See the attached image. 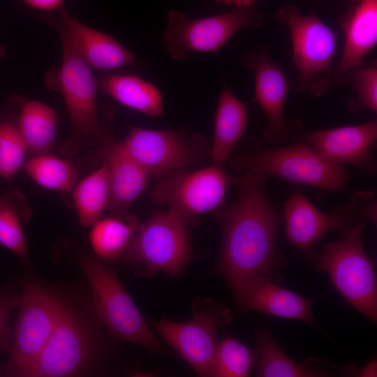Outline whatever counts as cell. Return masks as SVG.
I'll use <instances>...</instances> for the list:
<instances>
[{"mask_svg": "<svg viewBox=\"0 0 377 377\" xmlns=\"http://www.w3.org/2000/svg\"><path fill=\"white\" fill-rule=\"evenodd\" d=\"M31 209L17 189L8 188L0 196V244L23 258H27V244L23 227L31 218Z\"/></svg>", "mask_w": 377, "mask_h": 377, "instance_id": "27", "label": "cell"}, {"mask_svg": "<svg viewBox=\"0 0 377 377\" xmlns=\"http://www.w3.org/2000/svg\"><path fill=\"white\" fill-rule=\"evenodd\" d=\"M341 27L345 40L333 71V83L343 87L349 72L363 61L377 43V0H350Z\"/></svg>", "mask_w": 377, "mask_h": 377, "instance_id": "20", "label": "cell"}, {"mask_svg": "<svg viewBox=\"0 0 377 377\" xmlns=\"http://www.w3.org/2000/svg\"><path fill=\"white\" fill-rule=\"evenodd\" d=\"M6 54V51L5 47L2 45V44L0 43V60L4 57V56Z\"/></svg>", "mask_w": 377, "mask_h": 377, "instance_id": "36", "label": "cell"}, {"mask_svg": "<svg viewBox=\"0 0 377 377\" xmlns=\"http://www.w3.org/2000/svg\"><path fill=\"white\" fill-rule=\"evenodd\" d=\"M256 351L237 339L225 337L217 343L212 376L246 377L256 364Z\"/></svg>", "mask_w": 377, "mask_h": 377, "instance_id": "30", "label": "cell"}, {"mask_svg": "<svg viewBox=\"0 0 377 377\" xmlns=\"http://www.w3.org/2000/svg\"><path fill=\"white\" fill-rule=\"evenodd\" d=\"M4 376L3 369L0 367V376Z\"/></svg>", "mask_w": 377, "mask_h": 377, "instance_id": "37", "label": "cell"}, {"mask_svg": "<svg viewBox=\"0 0 377 377\" xmlns=\"http://www.w3.org/2000/svg\"><path fill=\"white\" fill-rule=\"evenodd\" d=\"M226 5H234L235 6H249L257 0H215Z\"/></svg>", "mask_w": 377, "mask_h": 377, "instance_id": "35", "label": "cell"}, {"mask_svg": "<svg viewBox=\"0 0 377 377\" xmlns=\"http://www.w3.org/2000/svg\"><path fill=\"white\" fill-rule=\"evenodd\" d=\"M105 116L97 145L101 159L106 164L109 173L110 199L107 209L111 215L125 216L147 188L150 176L113 139L110 110Z\"/></svg>", "mask_w": 377, "mask_h": 377, "instance_id": "17", "label": "cell"}, {"mask_svg": "<svg viewBox=\"0 0 377 377\" xmlns=\"http://www.w3.org/2000/svg\"><path fill=\"white\" fill-rule=\"evenodd\" d=\"M191 315L188 321L162 318L153 326L161 338L200 376L210 377L218 331L231 321L232 314L212 298L199 297L192 304Z\"/></svg>", "mask_w": 377, "mask_h": 377, "instance_id": "12", "label": "cell"}, {"mask_svg": "<svg viewBox=\"0 0 377 377\" xmlns=\"http://www.w3.org/2000/svg\"><path fill=\"white\" fill-rule=\"evenodd\" d=\"M20 311L11 329V350L4 376L24 377L37 360L56 325L63 295L46 286L26 281L22 285Z\"/></svg>", "mask_w": 377, "mask_h": 377, "instance_id": "10", "label": "cell"}, {"mask_svg": "<svg viewBox=\"0 0 377 377\" xmlns=\"http://www.w3.org/2000/svg\"><path fill=\"white\" fill-rule=\"evenodd\" d=\"M229 286L238 306L270 316L297 319L318 327L312 313L314 300L276 285L272 279L257 275L232 282Z\"/></svg>", "mask_w": 377, "mask_h": 377, "instance_id": "18", "label": "cell"}, {"mask_svg": "<svg viewBox=\"0 0 377 377\" xmlns=\"http://www.w3.org/2000/svg\"><path fill=\"white\" fill-rule=\"evenodd\" d=\"M376 195L369 191L355 192L346 205L326 214L302 194L295 193L285 202L283 218L286 237L306 260L311 263L315 244L329 233L341 237L351 230L365 228L370 220L376 221Z\"/></svg>", "mask_w": 377, "mask_h": 377, "instance_id": "5", "label": "cell"}, {"mask_svg": "<svg viewBox=\"0 0 377 377\" xmlns=\"http://www.w3.org/2000/svg\"><path fill=\"white\" fill-rule=\"evenodd\" d=\"M247 124L245 105L225 84L219 98L215 119L211 160L221 164L228 161L242 139Z\"/></svg>", "mask_w": 377, "mask_h": 377, "instance_id": "21", "label": "cell"}, {"mask_svg": "<svg viewBox=\"0 0 377 377\" xmlns=\"http://www.w3.org/2000/svg\"><path fill=\"white\" fill-rule=\"evenodd\" d=\"M253 144L251 149L231 154L228 161L232 168L239 172H256L330 191H342L348 184L350 174L342 165L329 161L304 143L262 148L256 139Z\"/></svg>", "mask_w": 377, "mask_h": 377, "instance_id": "4", "label": "cell"}, {"mask_svg": "<svg viewBox=\"0 0 377 377\" xmlns=\"http://www.w3.org/2000/svg\"><path fill=\"white\" fill-rule=\"evenodd\" d=\"M18 123L31 156L50 152L58 126V117L52 108L38 101H24Z\"/></svg>", "mask_w": 377, "mask_h": 377, "instance_id": "24", "label": "cell"}, {"mask_svg": "<svg viewBox=\"0 0 377 377\" xmlns=\"http://www.w3.org/2000/svg\"><path fill=\"white\" fill-rule=\"evenodd\" d=\"M187 224L169 210L153 214L139 223L124 253L132 272L150 278L158 272L181 274L193 256Z\"/></svg>", "mask_w": 377, "mask_h": 377, "instance_id": "7", "label": "cell"}, {"mask_svg": "<svg viewBox=\"0 0 377 377\" xmlns=\"http://www.w3.org/2000/svg\"><path fill=\"white\" fill-rule=\"evenodd\" d=\"M140 222L133 216L110 215L101 218L91 228L89 242L96 256L104 261L124 256Z\"/></svg>", "mask_w": 377, "mask_h": 377, "instance_id": "26", "label": "cell"}, {"mask_svg": "<svg viewBox=\"0 0 377 377\" xmlns=\"http://www.w3.org/2000/svg\"><path fill=\"white\" fill-rule=\"evenodd\" d=\"M355 95L347 101V108L351 113L361 110L377 111V63L362 61L354 67L347 77ZM346 80V81H347Z\"/></svg>", "mask_w": 377, "mask_h": 377, "instance_id": "31", "label": "cell"}, {"mask_svg": "<svg viewBox=\"0 0 377 377\" xmlns=\"http://www.w3.org/2000/svg\"><path fill=\"white\" fill-rule=\"evenodd\" d=\"M266 177L244 171L228 176L236 200L217 208L222 231L216 269L228 283L257 275L272 279L282 257L277 250L281 216L265 187Z\"/></svg>", "mask_w": 377, "mask_h": 377, "instance_id": "1", "label": "cell"}, {"mask_svg": "<svg viewBox=\"0 0 377 377\" xmlns=\"http://www.w3.org/2000/svg\"><path fill=\"white\" fill-rule=\"evenodd\" d=\"M353 374L361 377H376L377 376V363L376 360H374L369 362L367 365L357 370L353 369Z\"/></svg>", "mask_w": 377, "mask_h": 377, "instance_id": "34", "label": "cell"}, {"mask_svg": "<svg viewBox=\"0 0 377 377\" xmlns=\"http://www.w3.org/2000/svg\"><path fill=\"white\" fill-rule=\"evenodd\" d=\"M263 20V15L252 5L200 19L172 10L168 13L163 40L171 59L184 61L188 52H216L240 29L260 27Z\"/></svg>", "mask_w": 377, "mask_h": 377, "instance_id": "13", "label": "cell"}, {"mask_svg": "<svg viewBox=\"0 0 377 377\" xmlns=\"http://www.w3.org/2000/svg\"><path fill=\"white\" fill-rule=\"evenodd\" d=\"M77 263L88 280L95 314L109 335L140 345L149 353L171 355L155 336L114 269L87 253L78 256Z\"/></svg>", "mask_w": 377, "mask_h": 377, "instance_id": "3", "label": "cell"}, {"mask_svg": "<svg viewBox=\"0 0 377 377\" xmlns=\"http://www.w3.org/2000/svg\"><path fill=\"white\" fill-rule=\"evenodd\" d=\"M188 168L177 169L157 178L151 192L154 203L166 205L187 225L220 206L228 183L220 163L195 170Z\"/></svg>", "mask_w": 377, "mask_h": 377, "instance_id": "14", "label": "cell"}, {"mask_svg": "<svg viewBox=\"0 0 377 377\" xmlns=\"http://www.w3.org/2000/svg\"><path fill=\"white\" fill-rule=\"evenodd\" d=\"M23 102L20 96L12 97L0 111V177L5 179L15 176L27 161V147L18 123Z\"/></svg>", "mask_w": 377, "mask_h": 377, "instance_id": "25", "label": "cell"}, {"mask_svg": "<svg viewBox=\"0 0 377 377\" xmlns=\"http://www.w3.org/2000/svg\"><path fill=\"white\" fill-rule=\"evenodd\" d=\"M288 138L304 143L329 161L352 165L369 175L376 172L372 148L377 140V121L323 131L306 130L302 122L287 123Z\"/></svg>", "mask_w": 377, "mask_h": 377, "instance_id": "15", "label": "cell"}, {"mask_svg": "<svg viewBox=\"0 0 377 377\" xmlns=\"http://www.w3.org/2000/svg\"><path fill=\"white\" fill-rule=\"evenodd\" d=\"M256 351L255 376L260 377H318L328 373L311 365L309 360L297 363L276 344L269 328L254 330Z\"/></svg>", "mask_w": 377, "mask_h": 377, "instance_id": "23", "label": "cell"}, {"mask_svg": "<svg viewBox=\"0 0 377 377\" xmlns=\"http://www.w3.org/2000/svg\"><path fill=\"white\" fill-rule=\"evenodd\" d=\"M28 176L40 186L59 192H71L78 171L71 161L45 153L31 156L24 164Z\"/></svg>", "mask_w": 377, "mask_h": 377, "instance_id": "29", "label": "cell"}, {"mask_svg": "<svg viewBox=\"0 0 377 377\" xmlns=\"http://www.w3.org/2000/svg\"><path fill=\"white\" fill-rule=\"evenodd\" d=\"M242 63L254 75L256 98L267 119L264 137L274 144L284 142L288 138L284 112L290 81L270 57L266 45L246 50Z\"/></svg>", "mask_w": 377, "mask_h": 377, "instance_id": "16", "label": "cell"}, {"mask_svg": "<svg viewBox=\"0 0 377 377\" xmlns=\"http://www.w3.org/2000/svg\"><path fill=\"white\" fill-rule=\"evenodd\" d=\"M29 7L45 11H55L63 8L66 0H21Z\"/></svg>", "mask_w": 377, "mask_h": 377, "instance_id": "33", "label": "cell"}, {"mask_svg": "<svg viewBox=\"0 0 377 377\" xmlns=\"http://www.w3.org/2000/svg\"><path fill=\"white\" fill-rule=\"evenodd\" d=\"M62 45V59L54 87L62 94L71 125L70 136L61 142L60 151L74 155L98 145L102 133L96 105V80L91 68L80 57L67 37L57 31Z\"/></svg>", "mask_w": 377, "mask_h": 377, "instance_id": "9", "label": "cell"}, {"mask_svg": "<svg viewBox=\"0 0 377 377\" xmlns=\"http://www.w3.org/2000/svg\"><path fill=\"white\" fill-rule=\"evenodd\" d=\"M276 19L290 32L293 59L298 71L297 90L323 96L333 83L332 62L337 48L334 31L315 15H303L295 5L279 9Z\"/></svg>", "mask_w": 377, "mask_h": 377, "instance_id": "6", "label": "cell"}, {"mask_svg": "<svg viewBox=\"0 0 377 377\" xmlns=\"http://www.w3.org/2000/svg\"><path fill=\"white\" fill-rule=\"evenodd\" d=\"M120 147L150 177L157 179L177 169L190 168L211 159L206 138L187 129L153 130L132 126Z\"/></svg>", "mask_w": 377, "mask_h": 377, "instance_id": "11", "label": "cell"}, {"mask_svg": "<svg viewBox=\"0 0 377 377\" xmlns=\"http://www.w3.org/2000/svg\"><path fill=\"white\" fill-rule=\"evenodd\" d=\"M71 192L80 224L91 227L101 218L110 199V183L106 164L102 162L98 168L77 182Z\"/></svg>", "mask_w": 377, "mask_h": 377, "instance_id": "28", "label": "cell"}, {"mask_svg": "<svg viewBox=\"0 0 377 377\" xmlns=\"http://www.w3.org/2000/svg\"><path fill=\"white\" fill-rule=\"evenodd\" d=\"M364 229L355 228L340 241H324L321 252L315 253L311 263L328 274L336 290L348 304L376 323V279L373 262L364 248Z\"/></svg>", "mask_w": 377, "mask_h": 377, "instance_id": "8", "label": "cell"}, {"mask_svg": "<svg viewBox=\"0 0 377 377\" xmlns=\"http://www.w3.org/2000/svg\"><path fill=\"white\" fill-rule=\"evenodd\" d=\"M94 309L87 316L77 302L63 296L51 337L24 377H66L94 374L108 353V337Z\"/></svg>", "mask_w": 377, "mask_h": 377, "instance_id": "2", "label": "cell"}, {"mask_svg": "<svg viewBox=\"0 0 377 377\" xmlns=\"http://www.w3.org/2000/svg\"><path fill=\"white\" fill-rule=\"evenodd\" d=\"M20 292L12 287L0 290V352L11 350V329L10 323L13 313L19 307Z\"/></svg>", "mask_w": 377, "mask_h": 377, "instance_id": "32", "label": "cell"}, {"mask_svg": "<svg viewBox=\"0 0 377 377\" xmlns=\"http://www.w3.org/2000/svg\"><path fill=\"white\" fill-rule=\"evenodd\" d=\"M45 20L67 37L91 68L111 71L135 63L133 54L117 40L80 22L64 8L47 15Z\"/></svg>", "mask_w": 377, "mask_h": 377, "instance_id": "19", "label": "cell"}, {"mask_svg": "<svg viewBox=\"0 0 377 377\" xmlns=\"http://www.w3.org/2000/svg\"><path fill=\"white\" fill-rule=\"evenodd\" d=\"M97 88L123 106L154 117L163 115L161 92L140 77L128 74H106L96 80Z\"/></svg>", "mask_w": 377, "mask_h": 377, "instance_id": "22", "label": "cell"}]
</instances>
